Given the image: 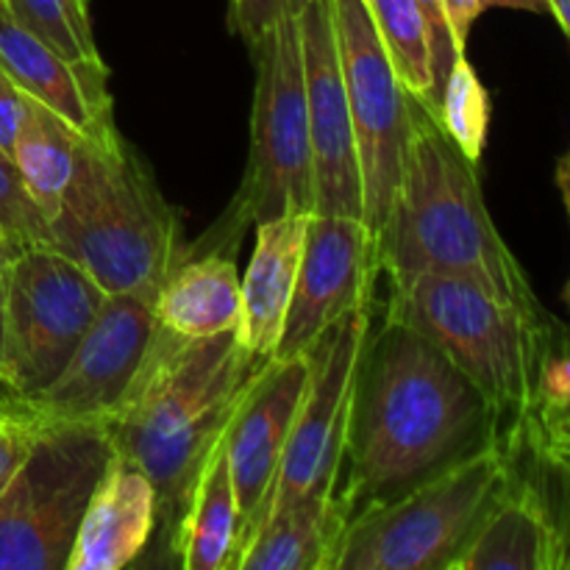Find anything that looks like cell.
Here are the masks:
<instances>
[{"label": "cell", "mask_w": 570, "mask_h": 570, "mask_svg": "<svg viewBox=\"0 0 570 570\" xmlns=\"http://www.w3.org/2000/svg\"><path fill=\"white\" fill-rule=\"evenodd\" d=\"M6 265L9 256L0 254V373H3V323H6ZM0 399H3V382H0Z\"/></svg>", "instance_id": "obj_35"}, {"label": "cell", "mask_w": 570, "mask_h": 570, "mask_svg": "<svg viewBox=\"0 0 570 570\" xmlns=\"http://www.w3.org/2000/svg\"><path fill=\"white\" fill-rule=\"evenodd\" d=\"M42 432V421L22 401H9L0 406V493L11 482L28 451Z\"/></svg>", "instance_id": "obj_27"}, {"label": "cell", "mask_w": 570, "mask_h": 570, "mask_svg": "<svg viewBox=\"0 0 570 570\" xmlns=\"http://www.w3.org/2000/svg\"><path fill=\"white\" fill-rule=\"evenodd\" d=\"M170 538L178 566L184 570L237 568L243 521H239L237 493L228 471L226 438L217 440L212 454L206 456L187 510L181 512Z\"/></svg>", "instance_id": "obj_21"}, {"label": "cell", "mask_w": 570, "mask_h": 570, "mask_svg": "<svg viewBox=\"0 0 570 570\" xmlns=\"http://www.w3.org/2000/svg\"><path fill=\"white\" fill-rule=\"evenodd\" d=\"M373 271L376 243L362 217L312 215L287 321L271 360L309 354L332 323L371 304Z\"/></svg>", "instance_id": "obj_14"}, {"label": "cell", "mask_w": 570, "mask_h": 570, "mask_svg": "<svg viewBox=\"0 0 570 570\" xmlns=\"http://www.w3.org/2000/svg\"><path fill=\"white\" fill-rule=\"evenodd\" d=\"M566 570H570V532H568V546H566V566H562Z\"/></svg>", "instance_id": "obj_40"}, {"label": "cell", "mask_w": 570, "mask_h": 570, "mask_svg": "<svg viewBox=\"0 0 570 570\" xmlns=\"http://www.w3.org/2000/svg\"><path fill=\"white\" fill-rule=\"evenodd\" d=\"M570 406V354L551 351L540 371V390H538V412L534 417L560 415ZM532 417V421H534Z\"/></svg>", "instance_id": "obj_31"}, {"label": "cell", "mask_w": 570, "mask_h": 570, "mask_svg": "<svg viewBox=\"0 0 570 570\" xmlns=\"http://www.w3.org/2000/svg\"><path fill=\"white\" fill-rule=\"evenodd\" d=\"M159 523V493L145 471L115 456L78 527L67 570H120L145 554Z\"/></svg>", "instance_id": "obj_17"}, {"label": "cell", "mask_w": 570, "mask_h": 570, "mask_svg": "<svg viewBox=\"0 0 570 570\" xmlns=\"http://www.w3.org/2000/svg\"><path fill=\"white\" fill-rule=\"evenodd\" d=\"M343 529L337 501L304 499L267 518L239 557V570H328Z\"/></svg>", "instance_id": "obj_23"}, {"label": "cell", "mask_w": 570, "mask_h": 570, "mask_svg": "<svg viewBox=\"0 0 570 570\" xmlns=\"http://www.w3.org/2000/svg\"><path fill=\"white\" fill-rule=\"evenodd\" d=\"M26 117V92L0 67V150L11 156L17 131Z\"/></svg>", "instance_id": "obj_32"}, {"label": "cell", "mask_w": 570, "mask_h": 570, "mask_svg": "<svg viewBox=\"0 0 570 570\" xmlns=\"http://www.w3.org/2000/svg\"><path fill=\"white\" fill-rule=\"evenodd\" d=\"M515 471V451H482L340 529L328 570H451Z\"/></svg>", "instance_id": "obj_6"}, {"label": "cell", "mask_w": 570, "mask_h": 570, "mask_svg": "<svg viewBox=\"0 0 570 570\" xmlns=\"http://www.w3.org/2000/svg\"><path fill=\"white\" fill-rule=\"evenodd\" d=\"M440 126L471 161L482 159L490 128V95L465 56L454 61L438 98Z\"/></svg>", "instance_id": "obj_25"}, {"label": "cell", "mask_w": 570, "mask_h": 570, "mask_svg": "<svg viewBox=\"0 0 570 570\" xmlns=\"http://www.w3.org/2000/svg\"><path fill=\"white\" fill-rule=\"evenodd\" d=\"M306 115H309L312 165H315V215H345L365 220L362 170L340 67L332 0H309L301 11Z\"/></svg>", "instance_id": "obj_13"}, {"label": "cell", "mask_w": 570, "mask_h": 570, "mask_svg": "<svg viewBox=\"0 0 570 570\" xmlns=\"http://www.w3.org/2000/svg\"><path fill=\"white\" fill-rule=\"evenodd\" d=\"M476 167L445 134L438 115L412 95L404 173L373 237L376 267L390 282L417 273L468 278L540 321H554L534 295L521 262L501 239Z\"/></svg>", "instance_id": "obj_3"}, {"label": "cell", "mask_w": 570, "mask_h": 570, "mask_svg": "<svg viewBox=\"0 0 570 570\" xmlns=\"http://www.w3.org/2000/svg\"><path fill=\"white\" fill-rule=\"evenodd\" d=\"M106 289L78 262L33 245L6 265L3 399L31 401L65 371L92 326Z\"/></svg>", "instance_id": "obj_9"}, {"label": "cell", "mask_w": 570, "mask_h": 570, "mask_svg": "<svg viewBox=\"0 0 570 570\" xmlns=\"http://www.w3.org/2000/svg\"><path fill=\"white\" fill-rule=\"evenodd\" d=\"M549 3H551V14L557 17V22H560L562 31H566L570 39V0H549Z\"/></svg>", "instance_id": "obj_37"}, {"label": "cell", "mask_w": 570, "mask_h": 570, "mask_svg": "<svg viewBox=\"0 0 570 570\" xmlns=\"http://www.w3.org/2000/svg\"><path fill=\"white\" fill-rule=\"evenodd\" d=\"M265 362L245 348L237 332L189 340L159 326L128 393L100 421L115 454L150 476L159 521L170 529Z\"/></svg>", "instance_id": "obj_2"}, {"label": "cell", "mask_w": 570, "mask_h": 570, "mask_svg": "<svg viewBox=\"0 0 570 570\" xmlns=\"http://www.w3.org/2000/svg\"><path fill=\"white\" fill-rule=\"evenodd\" d=\"M48 245L78 262L106 295H159L178 262V220L120 131L83 137L65 200L48 220Z\"/></svg>", "instance_id": "obj_4"}, {"label": "cell", "mask_w": 570, "mask_h": 570, "mask_svg": "<svg viewBox=\"0 0 570 570\" xmlns=\"http://www.w3.org/2000/svg\"><path fill=\"white\" fill-rule=\"evenodd\" d=\"M401 83L429 104L432 98V50L417 0H362Z\"/></svg>", "instance_id": "obj_24"}, {"label": "cell", "mask_w": 570, "mask_h": 570, "mask_svg": "<svg viewBox=\"0 0 570 570\" xmlns=\"http://www.w3.org/2000/svg\"><path fill=\"white\" fill-rule=\"evenodd\" d=\"M566 566V529L532 482H510L482 518L451 570H557Z\"/></svg>", "instance_id": "obj_18"}, {"label": "cell", "mask_w": 570, "mask_h": 570, "mask_svg": "<svg viewBox=\"0 0 570 570\" xmlns=\"http://www.w3.org/2000/svg\"><path fill=\"white\" fill-rule=\"evenodd\" d=\"M523 443H532L543 462L570 479V417H549L529 423Z\"/></svg>", "instance_id": "obj_30"}, {"label": "cell", "mask_w": 570, "mask_h": 570, "mask_svg": "<svg viewBox=\"0 0 570 570\" xmlns=\"http://www.w3.org/2000/svg\"><path fill=\"white\" fill-rule=\"evenodd\" d=\"M250 50L256 83L248 165L232 209L217 226V237L206 239L232 254L248 226L284 215H315V165L298 17L273 26Z\"/></svg>", "instance_id": "obj_7"}, {"label": "cell", "mask_w": 570, "mask_h": 570, "mask_svg": "<svg viewBox=\"0 0 570 570\" xmlns=\"http://www.w3.org/2000/svg\"><path fill=\"white\" fill-rule=\"evenodd\" d=\"M312 215L273 217L256 226L254 256L243 276V321L237 334L254 356L271 360L295 293Z\"/></svg>", "instance_id": "obj_19"}, {"label": "cell", "mask_w": 570, "mask_h": 570, "mask_svg": "<svg viewBox=\"0 0 570 570\" xmlns=\"http://www.w3.org/2000/svg\"><path fill=\"white\" fill-rule=\"evenodd\" d=\"M332 14L360 150L365 223L376 237L404 173L412 92L401 83L362 0H332Z\"/></svg>", "instance_id": "obj_10"}, {"label": "cell", "mask_w": 570, "mask_h": 570, "mask_svg": "<svg viewBox=\"0 0 570 570\" xmlns=\"http://www.w3.org/2000/svg\"><path fill=\"white\" fill-rule=\"evenodd\" d=\"M0 254L3 256H11V248H9V239L3 237V232H0Z\"/></svg>", "instance_id": "obj_38"}, {"label": "cell", "mask_w": 570, "mask_h": 570, "mask_svg": "<svg viewBox=\"0 0 570 570\" xmlns=\"http://www.w3.org/2000/svg\"><path fill=\"white\" fill-rule=\"evenodd\" d=\"M551 417H570V406L568 410H562L560 415H551ZM534 421H549V417H534Z\"/></svg>", "instance_id": "obj_39"}, {"label": "cell", "mask_w": 570, "mask_h": 570, "mask_svg": "<svg viewBox=\"0 0 570 570\" xmlns=\"http://www.w3.org/2000/svg\"><path fill=\"white\" fill-rule=\"evenodd\" d=\"M159 326L178 337L237 332L243 321V278L232 250L212 248L198 259L176 262L156 295Z\"/></svg>", "instance_id": "obj_20"}, {"label": "cell", "mask_w": 570, "mask_h": 570, "mask_svg": "<svg viewBox=\"0 0 570 570\" xmlns=\"http://www.w3.org/2000/svg\"><path fill=\"white\" fill-rule=\"evenodd\" d=\"M115 456L100 421L42 423L0 493V570H67L83 512Z\"/></svg>", "instance_id": "obj_8"}, {"label": "cell", "mask_w": 570, "mask_h": 570, "mask_svg": "<svg viewBox=\"0 0 570 570\" xmlns=\"http://www.w3.org/2000/svg\"><path fill=\"white\" fill-rule=\"evenodd\" d=\"M156 328L159 317L154 295H106L65 371L37 399L22 404L42 423L104 421L131 387L154 343Z\"/></svg>", "instance_id": "obj_12"}, {"label": "cell", "mask_w": 570, "mask_h": 570, "mask_svg": "<svg viewBox=\"0 0 570 570\" xmlns=\"http://www.w3.org/2000/svg\"><path fill=\"white\" fill-rule=\"evenodd\" d=\"M557 184H560V193L562 200L568 206V215H570V150L560 159V167H557Z\"/></svg>", "instance_id": "obj_36"}, {"label": "cell", "mask_w": 570, "mask_h": 570, "mask_svg": "<svg viewBox=\"0 0 570 570\" xmlns=\"http://www.w3.org/2000/svg\"><path fill=\"white\" fill-rule=\"evenodd\" d=\"M309 379V356L267 360L226 426V456L243 521L239 557L265 518L284 449Z\"/></svg>", "instance_id": "obj_15"}, {"label": "cell", "mask_w": 570, "mask_h": 570, "mask_svg": "<svg viewBox=\"0 0 570 570\" xmlns=\"http://www.w3.org/2000/svg\"><path fill=\"white\" fill-rule=\"evenodd\" d=\"M6 404V399H0V406H3Z\"/></svg>", "instance_id": "obj_41"}, {"label": "cell", "mask_w": 570, "mask_h": 570, "mask_svg": "<svg viewBox=\"0 0 570 570\" xmlns=\"http://www.w3.org/2000/svg\"><path fill=\"white\" fill-rule=\"evenodd\" d=\"M443 9H445V17H449L451 33H454L456 39V48L465 53V45H468V37H471L473 22H476L479 14L484 11L482 0H443Z\"/></svg>", "instance_id": "obj_33"}, {"label": "cell", "mask_w": 570, "mask_h": 570, "mask_svg": "<svg viewBox=\"0 0 570 570\" xmlns=\"http://www.w3.org/2000/svg\"><path fill=\"white\" fill-rule=\"evenodd\" d=\"M493 445L510 449L499 410L432 340L390 315L367 328L351 390L345 488L334 493L343 527Z\"/></svg>", "instance_id": "obj_1"}, {"label": "cell", "mask_w": 570, "mask_h": 570, "mask_svg": "<svg viewBox=\"0 0 570 570\" xmlns=\"http://www.w3.org/2000/svg\"><path fill=\"white\" fill-rule=\"evenodd\" d=\"M482 9H521L532 14H551L549 0H482Z\"/></svg>", "instance_id": "obj_34"}, {"label": "cell", "mask_w": 570, "mask_h": 570, "mask_svg": "<svg viewBox=\"0 0 570 570\" xmlns=\"http://www.w3.org/2000/svg\"><path fill=\"white\" fill-rule=\"evenodd\" d=\"M0 67L28 95L65 117L83 137L117 134L104 59L70 61L28 31L0 3Z\"/></svg>", "instance_id": "obj_16"}, {"label": "cell", "mask_w": 570, "mask_h": 570, "mask_svg": "<svg viewBox=\"0 0 570 570\" xmlns=\"http://www.w3.org/2000/svg\"><path fill=\"white\" fill-rule=\"evenodd\" d=\"M417 6H421V14L423 20H426L429 50H432V98H429L426 106L434 111L438 109L440 89H443L451 67H454V61L465 53L456 48V39L454 33H451L443 0H417Z\"/></svg>", "instance_id": "obj_28"}, {"label": "cell", "mask_w": 570, "mask_h": 570, "mask_svg": "<svg viewBox=\"0 0 570 570\" xmlns=\"http://www.w3.org/2000/svg\"><path fill=\"white\" fill-rule=\"evenodd\" d=\"M568 301H570V289H568Z\"/></svg>", "instance_id": "obj_42"}, {"label": "cell", "mask_w": 570, "mask_h": 570, "mask_svg": "<svg viewBox=\"0 0 570 570\" xmlns=\"http://www.w3.org/2000/svg\"><path fill=\"white\" fill-rule=\"evenodd\" d=\"M20 26L70 61H98L87 0H0Z\"/></svg>", "instance_id": "obj_26"}, {"label": "cell", "mask_w": 570, "mask_h": 570, "mask_svg": "<svg viewBox=\"0 0 570 570\" xmlns=\"http://www.w3.org/2000/svg\"><path fill=\"white\" fill-rule=\"evenodd\" d=\"M390 284L387 315L432 340L493 401L507 443L521 449L560 323L540 321L460 276L417 273Z\"/></svg>", "instance_id": "obj_5"}, {"label": "cell", "mask_w": 570, "mask_h": 570, "mask_svg": "<svg viewBox=\"0 0 570 570\" xmlns=\"http://www.w3.org/2000/svg\"><path fill=\"white\" fill-rule=\"evenodd\" d=\"M309 0H232L234 31L254 48L273 26L289 17H301Z\"/></svg>", "instance_id": "obj_29"}, {"label": "cell", "mask_w": 570, "mask_h": 570, "mask_svg": "<svg viewBox=\"0 0 570 570\" xmlns=\"http://www.w3.org/2000/svg\"><path fill=\"white\" fill-rule=\"evenodd\" d=\"M81 142L83 134L78 128L26 95V117L11 148V161L45 220H50L65 200Z\"/></svg>", "instance_id": "obj_22"}, {"label": "cell", "mask_w": 570, "mask_h": 570, "mask_svg": "<svg viewBox=\"0 0 570 570\" xmlns=\"http://www.w3.org/2000/svg\"><path fill=\"white\" fill-rule=\"evenodd\" d=\"M367 328L371 304L332 323L306 354L309 379L262 523L304 499H334L337 493L348 438L351 390Z\"/></svg>", "instance_id": "obj_11"}]
</instances>
